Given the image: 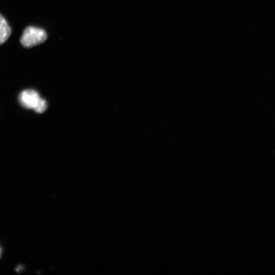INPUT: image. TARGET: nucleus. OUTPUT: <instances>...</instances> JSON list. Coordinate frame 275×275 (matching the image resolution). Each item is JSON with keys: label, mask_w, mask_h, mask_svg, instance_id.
<instances>
[{"label": "nucleus", "mask_w": 275, "mask_h": 275, "mask_svg": "<svg viewBox=\"0 0 275 275\" xmlns=\"http://www.w3.org/2000/svg\"><path fill=\"white\" fill-rule=\"evenodd\" d=\"M47 39V34L43 29L29 27L23 32L20 42L24 47L31 48L44 42Z\"/></svg>", "instance_id": "2"}, {"label": "nucleus", "mask_w": 275, "mask_h": 275, "mask_svg": "<svg viewBox=\"0 0 275 275\" xmlns=\"http://www.w3.org/2000/svg\"><path fill=\"white\" fill-rule=\"evenodd\" d=\"M11 29L6 19L0 14V44L5 43L11 34Z\"/></svg>", "instance_id": "3"}, {"label": "nucleus", "mask_w": 275, "mask_h": 275, "mask_svg": "<svg viewBox=\"0 0 275 275\" xmlns=\"http://www.w3.org/2000/svg\"><path fill=\"white\" fill-rule=\"evenodd\" d=\"M19 101L22 106L32 109L36 112L41 113L47 108V103L41 99L37 92L34 90L23 91L19 95Z\"/></svg>", "instance_id": "1"}]
</instances>
